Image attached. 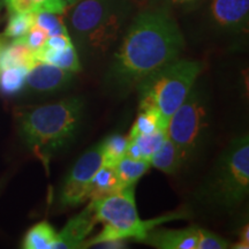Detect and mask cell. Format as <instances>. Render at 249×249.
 <instances>
[{
	"mask_svg": "<svg viewBox=\"0 0 249 249\" xmlns=\"http://www.w3.org/2000/svg\"><path fill=\"white\" fill-rule=\"evenodd\" d=\"M185 39L176 20L163 9L140 13L114 53L107 82L110 88L126 91L165 65L177 60Z\"/></svg>",
	"mask_w": 249,
	"mask_h": 249,
	"instance_id": "obj_1",
	"label": "cell"
},
{
	"mask_svg": "<svg viewBox=\"0 0 249 249\" xmlns=\"http://www.w3.org/2000/svg\"><path fill=\"white\" fill-rule=\"evenodd\" d=\"M85 102L71 97L18 114L21 135L27 145L46 166L55 152L73 141L82 123Z\"/></svg>",
	"mask_w": 249,
	"mask_h": 249,
	"instance_id": "obj_2",
	"label": "cell"
},
{
	"mask_svg": "<svg viewBox=\"0 0 249 249\" xmlns=\"http://www.w3.org/2000/svg\"><path fill=\"white\" fill-rule=\"evenodd\" d=\"M91 202L97 223L102 224L103 227L101 232L87 239L81 248L128 239L142 242L148 232L155 227L185 218L182 213H171L154 219L142 220L136 208L135 186L121 188L105 197Z\"/></svg>",
	"mask_w": 249,
	"mask_h": 249,
	"instance_id": "obj_3",
	"label": "cell"
},
{
	"mask_svg": "<svg viewBox=\"0 0 249 249\" xmlns=\"http://www.w3.org/2000/svg\"><path fill=\"white\" fill-rule=\"evenodd\" d=\"M68 23L73 38L86 52H107L123 31L128 15L124 0H80L71 6Z\"/></svg>",
	"mask_w": 249,
	"mask_h": 249,
	"instance_id": "obj_4",
	"label": "cell"
},
{
	"mask_svg": "<svg viewBox=\"0 0 249 249\" xmlns=\"http://www.w3.org/2000/svg\"><path fill=\"white\" fill-rule=\"evenodd\" d=\"M203 71L197 60L177 59L142 80L138 85L140 110H154L165 123L185 102Z\"/></svg>",
	"mask_w": 249,
	"mask_h": 249,
	"instance_id": "obj_5",
	"label": "cell"
},
{
	"mask_svg": "<svg viewBox=\"0 0 249 249\" xmlns=\"http://www.w3.org/2000/svg\"><path fill=\"white\" fill-rule=\"evenodd\" d=\"M249 193V138L247 134L230 143L208 183V198L225 208L240 205Z\"/></svg>",
	"mask_w": 249,
	"mask_h": 249,
	"instance_id": "obj_6",
	"label": "cell"
},
{
	"mask_svg": "<svg viewBox=\"0 0 249 249\" xmlns=\"http://www.w3.org/2000/svg\"><path fill=\"white\" fill-rule=\"evenodd\" d=\"M209 124L208 103L194 86L185 102L172 114L166 126V136L174 143L185 163L197 150Z\"/></svg>",
	"mask_w": 249,
	"mask_h": 249,
	"instance_id": "obj_7",
	"label": "cell"
},
{
	"mask_svg": "<svg viewBox=\"0 0 249 249\" xmlns=\"http://www.w3.org/2000/svg\"><path fill=\"white\" fill-rule=\"evenodd\" d=\"M102 166L103 152L99 142L81 156L64 179L58 195L59 208H74L88 201L90 182Z\"/></svg>",
	"mask_w": 249,
	"mask_h": 249,
	"instance_id": "obj_8",
	"label": "cell"
},
{
	"mask_svg": "<svg viewBox=\"0 0 249 249\" xmlns=\"http://www.w3.org/2000/svg\"><path fill=\"white\" fill-rule=\"evenodd\" d=\"M97 224L95 209L90 201L88 207L85 208L79 214L68 220L60 232L57 233V241L54 249H74L81 248L82 244L92 232Z\"/></svg>",
	"mask_w": 249,
	"mask_h": 249,
	"instance_id": "obj_9",
	"label": "cell"
},
{
	"mask_svg": "<svg viewBox=\"0 0 249 249\" xmlns=\"http://www.w3.org/2000/svg\"><path fill=\"white\" fill-rule=\"evenodd\" d=\"M73 77L74 73L71 71L37 60L28 71L26 85L38 92H53L67 87Z\"/></svg>",
	"mask_w": 249,
	"mask_h": 249,
	"instance_id": "obj_10",
	"label": "cell"
},
{
	"mask_svg": "<svg viewBox=\"0 0 249 249\" xmlns=\"http://www.w3.org/2000/svg\"><path fill=\"white\" fill-rule=\"evenodd\" d=\"M210 15L217 27L226 30H245L248 26L249 0H213Z\"/></svg>",
	"mask_w": 249,
	"mask_h": 249,
	"instance_id": "obj_11",
	"label": "cell"
},
{
	"mask_svg": "<svg viewBox=\"0 0 249 249\" xmlns=\"http://www.w3.org/2000/svg\"><path fill=\"white\" fill-rule=\"evenodd\" d=\"M144 244L158 249H196V226L186 229H158L155 227L143 239Z\"/></svg>",
	"mask_w": 249,
	"mask_h": 249,
	"instance_id": "obj_12",
	"label": "cell"
},
{
	"mask_svg": "<svg viewBox=\"0 0 249 249\" xmlns=\"http://www.w3.org/2000/svg\"><path fill=\"white\" fill-rule=\"evenodd\" d=\"M34 54H35L36 60L48 62L71 73H77L82 70L74 44L62 50H53L42 46L39 50L34 52Z\"/></svg>",
	"mask_w": 249,
	"mask_h": 249,
	"instance_id": "obj_13",
	"label": "cell"
},
{
	"mask_svg": "<svg viewBox=\"0 0 249 249\" xmlns=\"http://www.w3.org/2000/svg\"><path fill=\"white\" fill-rule=\"evenodd\" d=\"M36 61L33 50L18 38L13 39L11 44L5 43L0 51V71L15 66H23L30 70Z\"/></svg>",
	"mask_w": 249,
	"mask_h": 249,
	"instance_id": "obj_14",
	"label": "cell"
},
{
	"mask_svg": "<svg viewBox=\"0 0 249 249\" xmlns=\"http://www.w3.org/2000/svg\"><path fill=\"white\" fill-rule=\"evenodd\" d=\"M121 189L116 169L111 166H103L96 172L90 182L88 200L95 201Z\"/></svg>",
	"mask_w": 249,
	"mask_h": 249,
	"instance_id": "obj_15",
	"label": "cell"
},
{
	"mask_svg": "<svg viewBox=\"0 0 249 249\" xmlns=\"http://www.w3.org/2000/svg\"><path fill=\"white\" fill-rule=\"evenodd\" d=\"M150 164L155 169L161 171L166 174H174L180 170V167L185 164L181 154L174 143L167 138L164 140L163 144L160 149L152 155Z\"/></svg>",
	"mask_w": 249,
	"mask_h": 249,
	"instance_id": "obj_16",
	"label": "cell"
},
{
	"mask_svg": "<svg viewBox=\"0 0 249 249\" xmlns=\"http://www.w3.org/2000/svg\"><path fill=\"white\" fill-rule=\"evenodd\" d=\"M57 232L46 220L37 223L26 233L22 241L24 249H54Z\"/></svg>",
	"mask_w": 249,
	"mask_h": 249,
	"instance_id": "obj_17",
	"label": "cell"
},
{
	"mask_svg": "<svg viewBox=\"0 0 249 249\" xmlns=\"http://www.w3.org/2000/svg\"><path fill=\"white\" fill-rule=\"evenodd\" d=\"M150 166V160H133V158L124 156L123 160L114 166L118 178H119L121 188L135 186L139 179L141 178L143 174L147 173Z\"/></svg>",
	"mask_w": 249,
	"mask_h": 249,
	"instance_id": "obj_18",
	"label": "cell"
},
{
	"mask_svg": "<svg viewBox=\"0 0 249 249\" xmlns=\"http://www.w3.org/2000/svg\"><path fill=\"white\" fill-rule=\"evenodd\" d=\"M103 165L114 167L126 156L128 138L121 134H112L101 142Z\"/></svg>",
	"mask_w": 249,
	"mask_h": 249,
	"instance_id": "obj_19",
	"label": "cell"
},
{
	"mask_svg": "<svg viewBox=\"0 0 249 249\" xmlns=\"http://www.w3.org/2000/svg\"><path fill=\"white\" fill-rule=\"evenodd\" d=\"M166 123L154 110H140L139 116L134 121L132 128L127 138L134 139L139 135H145L157 132L160 129H166Z\"/></svg>",
	"mask_w": 249,
	"mask_h": 249,
	"instance_id": "obj_20",
	"label": "cell"
},
{
	"mask_svg": "<svg viewBox=\"0 0 249 249\" xmlns=\"http://www.w3.org/2000/svg\"><path fill=\"white\" fill-rule=\"evenodd\" d=\"M28 68L15 66L5 68L0 74V91L5 96L18 95L26 86Z\"/></svg>",
	"mask_w": 249,
	"mask_h": 249,
	"instance_id": "obj_21",
	"label": "cell"
},
{
	"mask_svg": "<svg viewBox=\"0 0 249 249\" xmlns=\"http://www.w3.org/2000/svg\"><path fill=\"white\" fill-rule=\"evenodd\" d=\"M36 14L33 13H11L4 37L17 39L27 35L30 28L35 24Z\"/></svg>",
	"mask_w": 249,
	"mask_h": 249,
	"instance_id": "obj_22",
	"label": "cell"
},
{
	"mask_svg": "<svg viewBox=\"0 0 249 249\" xmlns=\"http://www.w3.org/2000/svg\"><path fill=\"white\" fill-rule=\"evenodd\" d=\"M165 139H166V129H160L157 132L145 134V135H139L129 140H135L138 143L143 160H150L152 155L160 149Z\"/></svg>",
	"mask_w": 249,
	"mask_h": 249,
	"instance_id": "obj_23",
	"label": "cell"
},
{
	"mask_svg": "<svg viewBox=\"0 0 249 249\" xmlns=\"http://www.w3.org/2000/svg\"><path fill=\"white\" fill-rule=\"evenodd\" d=\"M35 23L45 31L48 37L70 35L66 26L62 22L58 14L49 13V12L37 13L35 18Z\"/></svg>",
	"mask_w": 249,
	"mask_h": 249,
	"instance_id": "obj_24",
	"label": "cell"
},
{
	"mask_svg": "<svg viewBox=\"0 0 249 249\" xmlns=\"http://www.w3.org/2000/svg\"><path fill=\"white\" fill-rule=\"evenodd\" d=\"M197 232V247L196 249H226L231 248V244L216 233L196 226Z\"/></svg>",
	"mask_w": 249,
	"mask_h": 249,
	"instance_id": "obj_25",
	"label": "cell"
},
{
	"mask_svg": "<svg viewBox=\"0 0 249 249\" xmlns=\"http://www.w3.org/2000/svg\"><path fill=\"white\" fill-rule=\"evenodd\" d=\"M18 39L22 40L24 44H27L34 52H35L45 44L46 39H48V35H46V33L42 29V28L38 27L35 23L30 28V30L28 31L27 35L20 37Z\"/></svg>",
	"mask_w": 249,
	"mask_h": 249,
	"instance_id": "obj_26",
	"label": "cell"
},
{
	"mask_svg": "<svg viewBox=\"0 0 249 249\" xmlns=\"http://www.w3.org/2000/svg\"><path fill=\"white\" fill-rule=\"evenodd\" d=\"M34 1L39 7L40 13L42 12H49V13L60 15L65 13L67 9V6L64 2V0H34Z\"/></svg>",
	"mask_w": 249,
	"mask_h": 249,
	"instance_id": "obj_27",
	"label": "cell"
},
{
	"mask_svg": "<svg viewBox=\"0 0 249 249\" xmlns=\"http://www.w3.org/2000/svg\"><path fill=\"white\" fill-rule=\"evenodd\" d=\"M70 45H73V42H71L70 35H58L48 37L45 44L43 46H46V48L53 50H62L66 49L67 46Z\"/></svg>",
	"mask_w": 249,
	"mask_h": 249,
	"instance_id": "obj_28",
	"label": "cell"
},
{
	"mask_svg": "<svg viewBox=\"0 0 249 249\" xmlns=\"http://www.w3.org/2000/svg\"><path fill=\"white\" fill-rule=\"evenodd\" d=\"M232 248L235 249H248L249 248V227L245 225L242 227L240 235H239V241L235 242L234 245L231 246Z\"/></svg>",
	"mask_w": 249,
	"mask_h": 249,
	"instance_id": "obj_29",
	"label": "cell"
},
{
	"mask_svg": "<svg viewBox=\"0 0 249 249\" xmlns=\"http://www.w3.org/2000/svg\"><path fill=\"white\" fill-rule=\"evenodd\" d=\"M77 1H80V0H64V2H65V4H66L67 7H68V6H70V7H71V6H73L74 4H76Z\"/></svg>",
	"mask_w": 249,
	"mask_h": 249,
	"instance_id": "obj_30",
	"label": "cell"
},
{
	"mask_svg": "<svg viewBox=\"0 0 249 249\" xmlns=\"http://www.w3.org/2000/svg\"><path fill=\"white\" fill-rule=\"evenodd\" d=\"M174 4H186V2H191L193 0H171Z\"/></svg>",
	"mask_w": 249,
	"mask_h": 249,
	"instance_id": "obj_31",
	"label": "cell"
},
{
	"mask_svg": "<svg viewBox=\"0 0 249 249\" xmlns=\"http://www.w3.org/2000/svg\"><path fill=\"white\" fill-rule=\"evenodd\" d=\"M5 45V42L4 40H2L1 38H0V51H1V49H2V46Z\"/></svg>",
	"mask_w": 249,
	"mask_h": 249,
	"instance_id": "obj_32",
	"label": "cell"
}]
</instances>
